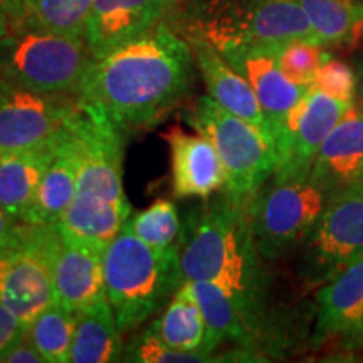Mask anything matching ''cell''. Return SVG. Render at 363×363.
Segmentation results:
<instances>
[{"mask_svg": "<svg viewBox=\"0 0 363 363\" xmlns=\"http://www.w3.org/2000/svg\"><path fill=\"white\" fill-rule=\"evenodd\" d=\"M192 45L165 24L93 59L79 101L121 131L160 123L192 88Z\"/></svg>", "mask_w": 363, "mask_h": 363, "instance_id": "cell-1", "label": "cell"}, {"mask_svg": "<svg viewBox=\"0 0 363 363\" xmlns=\"http://www.w3.org/2000/svg\"><path fill=\"white\" fill-rule=\"evenodd\" d=\"M249 203L224 197L195 208L182 227L179 261L184 281H212L224 286L254 313L261 289Z\"/></svg>", "mask_w": 363, "mask_h": 363, "instance_id": "cell-2", "label": "cell"}, {"mask_svg": "<svg viewBox=\"0 0 363 363\" xmlns=\"http://www.w3.org/2000/svg\"><path fill=\"white\" fill-rule=\"evenodd\" d=\"M104 294L121 333L160 311L184 284L179 246L157 251L123 225L103 252Z\"/></svg>", "mask_w": 363, "mask_h": 363, "instance_id": "cell-3", "label": "cell"}, {"mask_svg": "<svg viewBox=\"0 0 363 363\" xmlns=\"http://www.w3.org/2000/svg\"><path fill=\"white\" fill-rule=\"evenodd\" d=\"M190 27L192 39L220 52L239 45L278 49L299 39L320 43L298 0H201Z\"/></svg>", "mask_w": 363, "mask_h": 363, "instance_id": "cell-4", "label": "cell"}, {"mask_svg": "<svg viewBox=\"0 0 363 363\" xmlns=\"http://www.w3.org/2000/svg\"><path fill=\"white\" fill-rule=\"evenodd\" d=\"M84 39L19 21L0 39V76L38 93L79 96L93 62Z\"/></svg>", "mask_w": 363, "mask_h": 363, "instance_id": "cell-5", "label": "cell"}, {"mask_svg": "<svg viewBox=\"0 0 363 363\" xmlns=\"http://www.w3.org/2000/svg\"><path fill=\"white\" fill-rule=\"evenodd\" d=\"M185 121L206 136L225 169L224 192L234 201L251 203L278 165L274 140L251 121L224 110L208 94L185 111Z\"/></svg>", "mask_w": 363, "mask_h": 363, "instance_id": "cell-6", "label": "cell"}, {"mask_svg": "<svg viewBox=\"0 0 363 363\" xmlns=\"http://www.w3.org/2000/svg\"><path fill=\"white\" fill-rule=\"evenodd\" d=\"M328 195L310 175H272L249 203L257 251L278 257L305 242L323 212Z\"/></svg>", "mask_w": 363, "mask_h": 363, "instance_id": "cell-7", "label": "cell"}, {"mask_svg": "<svg viewBox=\"0 0 363 363\" xmlns=\"http://www.w3.org/2000/svg\"><path fill=\"white\" fill-rule=\"evenodd\" d=\"M61 242L57 225L27 224L19 242L0 254V299L29 326L54 303V261Z\"/></svg>", "mask_w": 363, "mask_h": 363, "instance_id": "cell-8", "label": "cell"}, {"mask_svg": "<svg viewBox=\"0 0 363 363\" xmlns=\"http://www.w3.org/2000/svg\"><path fill=\"white\" fill-rule=\"evenodd\" d=\"M303 252L305 276L325 284L363 257V184L328 195Z\"/></svg>", "mask_w": 363, "mask_h": 363, "instance_id": "cell-9", "label": "cell"}, {"mask_svg": "<svg viewBox=\"0 0 363 363\" xmlns=\"http://www.w3.org/2000/svg\"><path fill=\"white\" fill-rule=\"evenodd\" d=\"M78 96L44 94L0 76V152L34 148L65 133Z\"/></svg>", "mask_w": 363, "mask_h": 363, "instance_id": "cell-10", "label": "cell"}, {"mask_svg": "<svg viewBox=\"0 0 363 363\" xmlns=\"http://www.w3.org/2000/svg\"><path fill=\"white\" fill-rule=\"evenodd\" d=\"M69 131L79 162L76 194L128 202L123 189V131L84 103L71 120Z\"/></svg>", "mask_w": 363, "mask_h": 363, "instance_id": "cell-11", "label": "cell"}, {"mask_svg": "<svg viewBox=\"0 0 363 363\" xmlns=\"http://www.w3.org/2000/svg\"><path fill=\"white\" fill-rule=\"evenodd\" d=\"M353 103H343L310 86L289 111L276 136L278 165L272 175H310L313 162L330 131L338 125Z\"/></svg>", "mask_w": 363, "mask_h": 363, "instance_id": "cell-12", "label": "cell"}, {"mask_svg": "<svg viewBox=\"0 0 363 363\" xmlns=\"http://www.w3.org/2000/svg\"><path fill=\"white\" fill-rule=\"evenodd\" d=\"M177 0H93L84 29L91 56L101 57L150 33L174 11Z\"/></svg>", "mask_w": 363, "mask_h": 363, "instance_id": "cell-13", "label": "cell"}, {"mask_svg": "<svg viewBox=\"0 0 363 363\" xmlns=\"http://www.w3.org/2000/svg\"><path fill=\"white\" fill-rule=\"evenodd\" d=\"M220 54L251 84L269 125L272 140L276 142V136L283 128L289 111L305 96L308 88L294 84L291 79H288V76L279 67L272 49L239 45Z\"/></svg>", "mask_w": 363, "mask_h": 363, "instance_id": "cell-14", "label": "cell"}, {"mask_svg": "<svg viewBox=\"0 0 363 363\" xmlns=\"http://www.w3.org/2000/svg\"><path fill=\"white\" fill-rule=\"evenodd\" d=\"M310 179L333 195L363 184V110L353 103L330 131L313 162Z\"/></svg>", "mask_w": 363, "mask_h": 363, "instance_id": "cell-15", "label": "cell"}, {"mask_svg": "<svg viewBox=\"0 0 363 363\" xmlns=\"http://www.w3.org/2000/svg\"><path fill=\"white\" fill-rule=\"evenodd\" d=\"M163 138L170 148L175 197L207 199L225 187V169L211 140L199 131L187 133L180 126L170 128Z\"/></svg>", "mask_w": 363, "mask_h": 363, "instance_id": "cell-16", "label": "cell"}, {"mask_svg": "<svg viewBox=\"0 0 363 363\" xmlns=\"http://www.w3.org/2000/svg\"><path fill=\"white\" fill-rule=\"evenodd\" d=\"M103 249L61 235L54 261V301L79 313L106 299Z\"/></svg>", "mask_w": 363, "mask_h": 363, "instance_id": "cell-17", "label": "cell"}, {"mask_svg": "<svg viewBox=\"0 0 363 363\" xmlns=\"http://www.w3.org/2000/svg\"><path fill=\"white\" fill-rule=\"evenodd\" d=\"M190 45H192L195 65L201 71L208 96L217 104H220L224 110L251 121L252 125H256L272 138L261 104L247 79L217 51L214 45L202 39H190Z\"/></svg>", "mask_w": 363, "mask_h": 363, "instance_id": "cell-18", "label": "cell"}, {"mask_svg": "<svg viewBox=\"0 0 363 363\" xmlns=\"http://www.w3.org/2000/svg\"><path fill=\"white\" fill-rule=\"evenodd\" d=\"M315 343L363 330V257L326 281L316 296Z\"/></svg>", "mask_w": 363, "mask_h": 363, "instance_id": "cell-19", "label": "cell"}, {"mask_svg": "<svg viewBox=\"0 0 363 363\" xmlns=\"http://www.w3.org/2000/svg\"><path fill=\"white\" fill-rule=\"evenodd\" d=\"M62 135L34 148L0 152V207L17 220L26 222L29 216L40 180Z\"/></svg>", "mask_w": 363, "mask_h": 363, "instance_id": "cell-20", "label": "cell"}, {"mask_svg": "<svg viewBox=\"0 0 363 363\" xmlns=\"http://www.w3.org/2000/svg\"><path fill=\"white\" fill-rule=\"evenodd\" d=\"M78 152L67 125L56 153L40 180L34 206L26 219L27 224H57L78 190Z\"/></svg>", "mask_w": 363, "mask_h": 363, "instance_id": "cell-21", "label": "cell"}, {"mask_svg": "<svg viewBox=\"0 0 363 363\" xmlns=\"http://www.w3.org/2000/svg\"><path fill=\"white\" fill-rule=\"evenodd\" d=\"M130 214V202L115 203L104 199L76 194L71 206L56 225L62 238L81 240L104 251L123 229Z\"/></svg>", "mask_w": 363, "mask_h": 363, "instance_id": "cell-22", "label": "cell"}, {"mask_svg": "<svg viewBox=\"0 0 363 363\" xmlns=\"http://www.w3.org/2000/svg\"><path fill=\"white\" fill-rule=\"evenodd\" d=\"M203 313L207 325L206 350L211 353L224 342H246L254 323V313L224 286L212 281H185Z\"/></svg>", "mask_w": 363, "mask_h": 363, "instance_id": "cell-23", "label": "cell"}, {"mask_svg": "<svg viewBox=\"0 0 363 363\" xmlns=\"http://www.w3.org/2000/svg\"><path fill=\"white\" fill-rule=\"evenodd\" d=\"M123 353L121 330L108 299L76 313L69 363L118 362Z\"/></svg>", "mask_w": 363, "mask_h": 363, "instance_id": "cell-24", "label": "cell"}, {"mask_svg": "<svg viewBox=\"0 0 363 363\" xmlns=\"http://www.w3.org/2000/svg\"><path fill=\"white\" fill-rule=\"evenodd\" d=\"M150 330L177 350L207 353V325L190 286L185 283L167 303L165 310L150 325ZM211 355V353H207Z\"/></svg>", "mask_w": 363, "mask_h": 363, "instance_id": "cell-25", "label": "cell"}, {"mask_svg": "<svg viewBox=\"0 0 363 363\" xmlns=\"http://www.w3.org/2000/svg\"><path fill=\"white\" fill-rule=\"evenodd\" d=\"M323 45L352 44L363 35V4L355 0H298Z\"/></svg>", "mask_w": 363, "mask_h": 363, "instance_id": "cell-26", "label": "cell"}, {"mask_svg": "<svg viewBox=\"0 0 363 363\" xmlns=\"http://www.w3.org/2000/svg\"><path fill=\"white\" fill-rule=\"evenodd\" d=\"M93 0H22V13L17 21H26L51 33L84 39Z\"/></svg>", "mask_w": 363, "mask_h": 363, "instance_id": "cell-27", "label": "cell"}, {"mask_svg": "<svg viewBox=\"0 0 363 363\" xmlns=\"http://www.w3.org/2000/svg\"><path fill=\"white\" fill-rule=\"evenodd\" d=\"M74 328L76 313L54 301L27 326V333L45 363H69Z\"/></svg>", "mask_w": 363, "mask_h": 363, "instance_id": "cell-28", "label": "cell"}, {"mask_svg": "<svg viewBox=\"0 0 363 363\" xmlns=\"http://www.w3.org/2000/svg\"><path fill=\"white\" fill-rule=\"evenodd\" d=\"M126 225L136 238L157 251H170L179 246L182 222L175 203L169 199H158L152 206L130 217Z\"/></svg>", "mask_w": 363, "mask_h": 363, "instance_id": "cell-29", "label": "cell"}, {"mask_svg": "<svg viewBox=\"0 0 363 363\" xmlns=\"http://www.w3.org/2000/svg\"><path fill=\"white\" fill-rule=\"evenodd\" d=\"M323 48V44L315 43V40L299 39L272 51L288 79L303 88H310L315 83L320 67L330 59V54Z\"/></svg>", "mask_w": 363, "mask_h": 363, "instance_id": "cell-30", "label": "cell"}, {"mask_svg": "<svg viewBox=\"0 0 363 363\" xmlns=\"http://www.w3.org/2000/svg\"><path fill=\"white\" fill-rule=\"evenodd\" d=\"M131 360L143 363H201L212 362L214 358L202 352H185L172 348L148 328L133 345Z\"/></svg>", "mask_w": 363, "mask_h": 363, "instance_id": "cell-31", "label": "cell"}, {"mask_svg": "<svg viewBox=\"0 0 363 363\" xmlns=\"http://www.w3.org/2000/svg\"><path fill=\"white\" fill-rule=\"evenodd\" d=\"M313 86L343 103H353L355 98V74L342 61L331 57L320 67Z\"/></svg>", "mask_w": 363, "mask_h": 363, "instance_id": "cell-32", "label": "cell"}, {"mask_svg": "<svg viewBox=\"0 0 363 363\" xmlns=\"http://www.w3.org/2000/svg\"><path fill=\"white\" fill-rule=\"evenodd\" d=\"M0 363H45V360L26 331L16 343L0 353Z\"/></svg>", "mask_w": 363, "mask_h": 363, "instance_id": "cell-33", "label": "cell"}, {"mask_svg": "<svg viewBox=\"0 0 363 363\" xmlns=\"http://www.w3.org/2000/svg\"><path fill=\"white\" fill-rule=\"evenodd\" d=\"M26 331L27 328L22 325V321L0 299V353L16 343Z\"/></svg>", "mask_w": 363, "mask_h": 363, "instance_id": "cell-34", "label": "cell"}, {"mask_svg": "<svg viewBox=\"0 0 363 363\" xmlns=\"http://www.w3.org/2000/svg\"><path fill=\"white\" fill-rule=\"evenodd\" d=\"M26 229V222L17 220L0 207V254L7 252L19 242Z\"/></svg>", "mask_w": 363, "mask_h": 363, "instance_id": "cell-35", "label": "cell"}, {"mask_svg": "<svg viewBox=\"0 0 363 363\" xmlns=\"http://www.w3.org/2000/svg\"><path fill=\"white\" fill-rule=\"evenodd\" d=\"M0 11L6 12L9 17L19 19L22 13V0H0Z\"/></svg>", "mask_w": 363, "mask_h": 363, "instance_id": "cell-36", "label": "cell"}, {"mask_svg": "<svg viewBox=\"0 0 363 363\" xmlns=\"http://www.w3.org/2000/svg\"><path fill=\"white\" fill-rule=\"evenodd\" d=\"M9 29H11V17L6 12L0 11V39L9 33Z\"/></svg>", "mask_w": 363, "mask_h": 363, "instance_id": "cell-37", "label": "cell"}, {"mask_svg": "<svg viewBox=\"0 0 363 363\" xmlns=\"http://www.w3.org/2000/svg\"><path fill=\"white\" fill-rule=\"evenodd\" d=\"M360 101H362V110H363V79H362V84H360Z\"/></svg>", "mask_w": 363, "mask_h": 363, "instance_id": "cell-38", "label": "cell"}, {"mask_svg": "<svg viewBox=\"0 0 363 363\" xmlns=\"http://www.w3.org/2000/svg\"><path fill=\"white\" fill-rule=\"evenodd\" d=\"M177 2H179V0H177Z\"/></svg>", "mask_w": 363, "mask_h": 363, "instance_id": "cell-39", "label": "cell"}]
</instances>
